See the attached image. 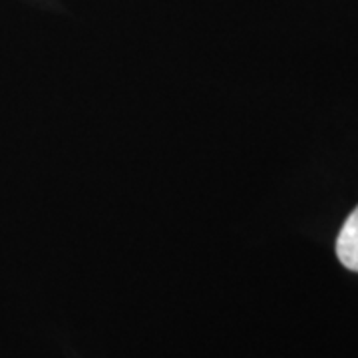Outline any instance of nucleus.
Returning a JSON list of instances; mask_svg holds the SVG:
<instances>
[{"mask_svg":"<svg viewBox=\"0 0 358 358\" xmlns=\"http://www.w3.org/2000/svg\"><path fill=\"white\" fill-rule=\"evenodd\" d=\"M336 257L346 268L358 273V207L348 215L338 233Z\"/></svg>","mask_w":358,"mask_h":358,"instance_id":"1","label":"nucleus"}]
</instances>
